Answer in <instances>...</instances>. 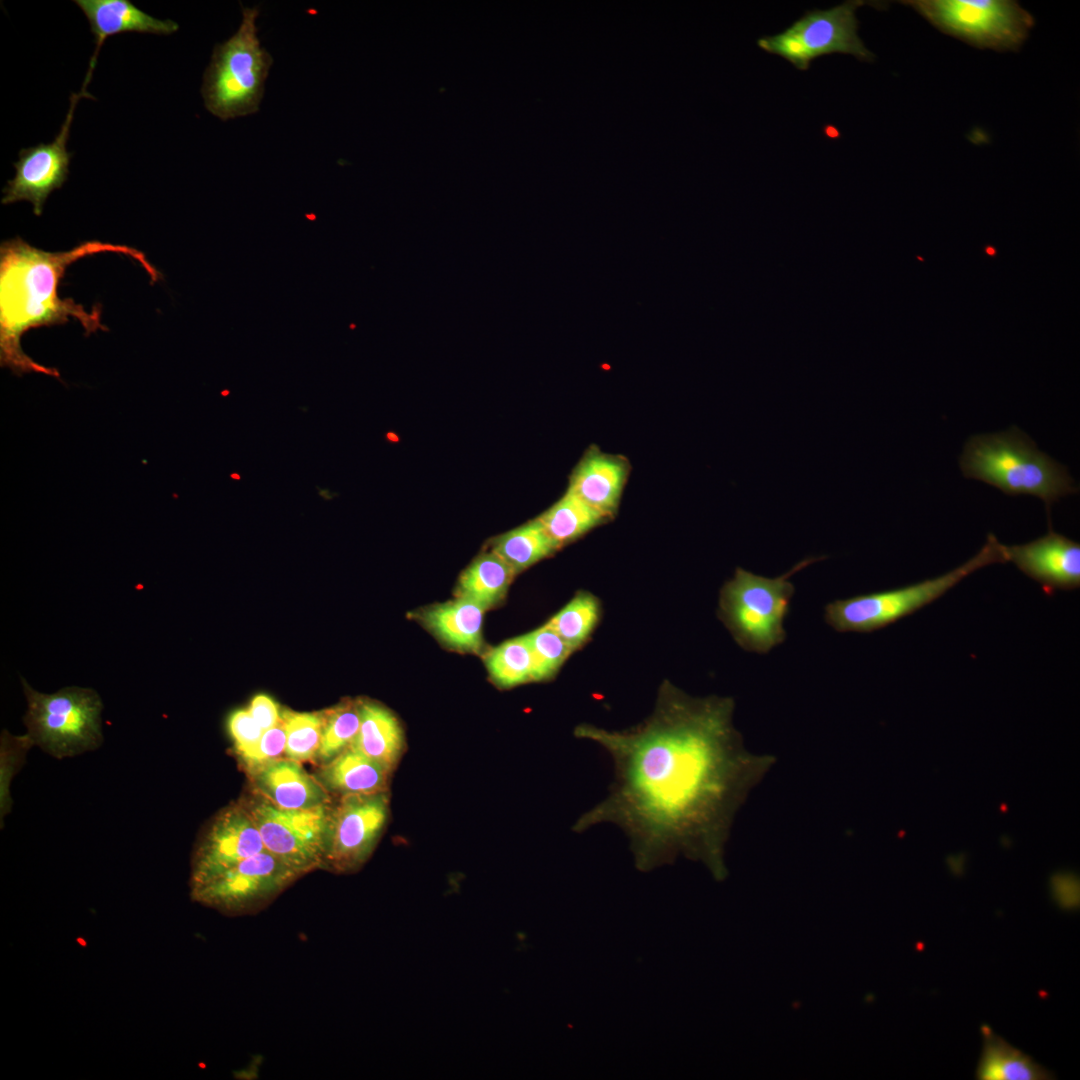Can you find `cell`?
<instances>
[{"label": "cell", "mask_w": 1080, "mask_h": 1080, "mask_svg": "<svg viewBox=\"0 0 1080 1080\" xmlns=\"http://www.w3.org/2000/svg\"><path fill=\"white\" fill-rule=\"evenodd\" d=\"M733 710L731 698H695L665 682L651 716L633 728L578 725L577 738L609 754L614 777L607 796L573 830L614 824L640 868L684 853L721 875L736 812L773 763L745 749Z\"/></svg>", "instance_id": "6da1fadb"}, {"label": "cell", "mask_w": 1080, "mask_h": 1080, "mask_svg": "<svg viewBox=\"0 0 1080 1080\" xmlns=\"http://www.w3.org/2000/svg\"><path fill=\"white\" fill-rule=\"evenodd\" d=\"M104 252L118 253L139 262L151 283L161 275L145 254L133 247L100 241H86L69 251L47 252L20 237L0 246V362L14 374L41 373L55 378L60 373L32 360L21 348L22 335L42 326L63 325L72 317L85 334L108 331L101 322V307L92 312L72 299L58 296V285L66 268L76 260Z\"/></svg>", "instance_id": "7a4b0ae2"}, {"label": "cell", "mask_w": 1080, "mask_h": 1080, "mask_svg": "<svg viewBox=\"0 0 1080 1080\" xmlns=\"http://www.w3.org/2000/svg\"><path fill=\"white\" fill-rule=\"evenodd\" d=\"M960 468L966 478L985 482L1009 496L1031 495L1050 508L1061 497L1077 493L1067 468L1040 451L1035 442L1013 426L993 434H978L965 444Z\"/></svg>", "instance_id": "3957f363"}, {"label": "cell", "mask_w": 1080, "mask_h": 1080, "mask_svg": "<svg viewBox=\"0 0 1080 1080\" xmlns=\"http://www.w3.org/2000/svg\"><path fill=\"white\" fill-rule=\"evenodd\" d=\"M242 8L238 30L214 46L201 87L206 109L226 121L259 110L273 58L257 35V7Z\"/></svg>", "instance_id": "277c9868"}, {"label": "cell", "mask_w": 1080, "mask_h": 1080, "mask_svg": "<svg viewBox=\"0 0 1080 1080\" xmlns=\"http://www.w3.org/2000/svg\"><path fill=\"white\" fill-rule=\"evenodd\" d=\"M1006 562L1005 545L989 533L981 550L950 572L898 589L834 600L825 607V621L837 632L871 633L931 604L973 572Z\"/></svg>", "instance_id": "5b68a950"}, {"label": "cell", "mask_w": 1080, "mask_h": 1080, "mask_svg": "<svg viewBox=\"0 0 1080 1080\" xmlns=\"http://www.w3.org/2000/svg\"><path fill=\"white\" fill-rule=\"evenodd\" d=\"M819 559L806 558L775 578L735 570L721 589L719 616L744 650L765 654L784 642V621L795 592L789 578Z\"/></svg>", "instance_id": "8992f818"}, {"label": "cell", "mask_w": 1080, "mask_h": 1080, "mask_svg": "<svg viewBox=\"0 0 1080 1080\" xmlns=\"http://www.w3.org/2000/svg\"><path fill=\"white\" fill-rule=\"evenodd\" d=\"M27 699L23 718L34 745L62 759L98 748L102 741V702L89 688L65 687L53 694L35 691L22 681Z\"/></svg>", "instance_id": "52a82bcc"}, {"label": "cell", "mask_w": 1080, "mask_h": 1080, "mask_svg": "<svg viewBox=\"0 0 1080 1080\" xmlns=\"http://www.w3.org/2000/svg\"><path fill=\"white\" fill-rule=\"evenodd\" d=\"M941 32L981 49L1018 51L1034 26L1033 16L1012 0L901 1Z\"/></svg>", "instance_id": "ba28073f"}, {"label": "cell", "mask_w": 1080, "mask_h": 1080, "mask_svg": "<svg viewBox=\"0 0 1080 1080\" xmlns=\"http://www.w3.org/2000/svg\"><path fill=\"white\" fill-rule=\"evenodd\" d=\"M865 1H846L827 10L807 11L783 32L764 36L757 45L776 54L799 70H807L811 62L835 53L849 54L861 61H872L874 55L857 34L856 10Z\"/></svg>", "instance_id": "9c48e42d"}, {"label": "cell", "mask_w": 1080, "mask_h": 1080, "mask_svg": "<svg viewBox=\"0 0 1080 1080\" xmlns=\"http://www.w3.org/2000/svg\"><path fill=\"white\" fill-rule=\"evenodd\" d=\"M241 801L253 819L266 851L302 876L322 868L331 804L285 809L254 791Z\"/></svg>", "instance_id": "30bf717a"}, {"label": "cell", "mask_w": 1080, "mask_h": 1080, "mask_svg": "<svg viewBox=\"0 0 1080 1080\" xmlns=\"http://www.w3.org/2000/svg\"><path fill=\"white\" fill-rule=\"evenodd\" d=\"M302 875L264 850L211 880L190 888L191 898L223 914L239 916L262 909Z\"/></svg>", "instance_id": "8fae6325"}, {"label": "cell", "mask_w": 1080, "mask_h": 1080, "mask_svg": "<svg viewBox=\"0 0 1080 1080\" xmlns=\"http://www.w3.org/2000/svg\"><path fill=\"white\" fill-rule=\"evenodd\" d=\"M389 815L388 791L339 796L331 804L322 868L350 873L372 854Z\"/></svg>", "instance_id": "7c38bea8"}, {"label": "cell", "mask_w": 1080, "mask_h": 1080, "mask_svg": "<svg viewBox=\"0 0 1080 1080\" xmlns=\"http://www.w3.org/2000/svg\"><path fill=\"white\" fill-rule=\"evenodd\" d=\"M82 97L93 98L84 90L72 93L65 120L52 142L20 150L19 159L14 163L15 176L3 189L2 204L29 201L34 214L40 216L48 196L66 182L72 158V153L67 150V141L74 111Z\"/></svg>", "instance_id": "4fadbf2b"}, {"label": "cell", "mask_w": 1080, "mask_h": 1080, "mask_svg": "<svg viewBox=\"0 0 1080 1080\" xmlns=\"http://www.w3.org/2000/svg\"><path fill=\"white\" fill-rule=\"evenodd\" d=\"M260 833L241 802L220 810L202 832L193 852L190 888L264 851Z\"/></svg>", "instance_id": "5bb4252c"}, {"label": "cell", "mask_w": 1080, "mask_h": 1080, "mask_svg": "<svg viewBox=\"0 0 1080 1080\" xmlns=\"http://www.w3.org/2000/svg\"><path fill=\"white\" fill-rule=\"evenodd\" d=\"M1008 561L1041 584L1045 592L1080 586V544L1051 526L1046 535L1022 545L1006 546Z\"/></svg>", "instance_id": "9a60e30c"}, {"label": "cell", "mask_w": 1080, "mask_h": 1080, "mask_svg": "<svg viewBox=\"0 0 1080 1080\" xmlns=\"http://www.w3.org/2000/svg\"><path fill=\"white\" fill-rule=\"evenodd\" d=\"M630 470L625 456L591 445L573 469L567 491L610 519L618 510Z\"/></svg>", "instance_id": "2e32d148"}, {"label": "cell", "mask_w": 1080, "mask_h": 1080, "mask_svg": "<svg viewBox=\"0 0 1080 1080\" xmlns=\"http://www.w3.org/2000/svg\"><path fill=\"white\" fill-rule=\"evenodd\" d=\"M74 3L86 16L95 41L82 85L85 89L92 78L99 52L108 37L125 32L170 35L179 29L175 21L155 18L129 0H76Z\"/></svg>", "instance_id": "e0dca14e"}, {"label": "cell", "mask_w": 1080, "mask_h": 1080, "mask_svg": "<svg viewBox=\"0 0 1080 1080\" xmlns=\"http://www.w3.org/2000/svg\"><path fill=\"white\" fill-rule=\"evenodd\" d=\"M249 774L254 790L278 807L310 809L332 803L330 793L316 776L287 757L268 762Z\"/></svg>", "instance_id": "ac0fdd59"}, {"label": "cell", "mask_w": 1080, "mask_h": 1080, "mask_svg": "<svg viewBox=\"0 0 1080 1080\" xmlns=\"http://www.w3.org/2000/svg\"><path fill=\"white\" fill-rule=\"evenodd\" d=\"M484 610L461 597L428 607L418 615L423 625L447 647L464 652L481 650Z\"/></svg>", "instance_id": "d6986e66"}, {"label": "cell", "mask_w": 1080, "mask_h": 1080, "mask_svg": "<svg viewBox=\"0 0 1080 1080\" xmlns=\"http://www.w3.org/2000/svg\"><path fill=\"white\" fill-rule=\"evenodd\" d=\"M391 772L353 746L325 764L316 778L330 794H371L388 791Z\"/></svg>", "instance_id": "ffe728a7"}, {"label": "cell", "mask_w": 1080, "mask_h": 1080, "mask_svg": "<svg viewBox=\"0 0 1080 1080\" xmlns=\"http://www.w3.org/2000/svg\"><path fill=\"white\" fill-rule=\"evenodd\" d=\"M360 726L351 746L392 772L404 750L396 716L376 702L359 699Z\"/></svg>", "instance_id": "44dd1931"}, {"label": "cell", "mask_w": 1080, "mask_h": 1080, "mask_svg": "<svg viewBox=\"0 0 1080 1080\" xmlns=\"http://www.w3.org/2000/svg\"><path fill=\"white\" fill-rule=\"evenodd\" d=\"M983 1048L976 1070L980 1080H1046L1052 1074L988 1026L981 1027Z\"/></svg>", "instance_id": "7402d4cb"}, {"label": "cell", "mask_w": 1080, "mask_h": 1080, "mask_svg": "<svg viewBox=\"0 0 1080 1080\" xmlns=\"http://www.w3.org/2000/svg\"><path fill=\"white\" fill-rule=\"evenodd\" d=\"M515 575L494 552L483 553L462 572L456 597L469 600L485 611L504 599Z\"/></svg>", "instance_id": "603a6c76"}, {"label": "cell", "mask_w": 1080, "mask_h": 1080, "mask_svg": "<svg viewBox=\"0 0 1080 1080\" xmlns=\"http://www.w3.org/2000/svg\"><path fill=\"white\" fill-rule=\"evenodd\" d=\"M537 519L558 549L608 520L567 490Z\"/></svg>", "instance_id": "cb8c5ba5"}, {"label": "cell", "mask_w": 1080, "mask_h": 1080, "mask_svg": "<svg viewBox=\"0 0 1080 1080\" xmlns=\"http://www.w3.org/2000/svg\"><path fill=\"white\" fill-rule=\"evenodd\" d=\"M557 550L536 518L496 537L491 551L518 574Z\"/></svg>", "instance_id": "d4e9b609"}, {"label": "cell", "mask_w": 1080, "mask_h": 1080, "mask_svg": "<svg viewBox=\"0 0 1080 1080\" xmlns=\"http://www.w3.org/2000/svg\"><path fill=\"white\" fill-rule=\"evenodd\" d=\"M484 661L499 687L511 688L532 681V657L526 634L492 648Z\"/></svg>", "instance_id": "484cf974"}, {"label": "cell", "mask_w": 1080, "mask_h": 1080, "mask_svg": "<svg viewBox=\"0 0 1080 1080\" xmlns=\"http://www.w3.org/2000/svg\"><path fill=\"white\" fill-rule=\"evenodd\" d=\"M321 713V742L314 761L319 765L333 759L351 745L360 726L359 700H348Z\"/></svg>", "instance_id": "4316f807"}, {"label": "cell", "mask_w": 1080, "mask_h": 1080, "mask_svg": "<svg viewBox=\"0 0 1080 1080\" xmlns=\"http://www.w3.org/2000/svg\"><path fill=\"white\" fill-rule=\"evenodd\" d=\"M599 617V603L587 592H579L546 624L574 650L591 634Z\"/></svg>", "instance_id": "83f0119b"}, {"label": "cell", "mask_w": 1080, "mask_h": 1080, "mask_svg": "<svg viewBox=\"0 0 1080 1080\" xmlns=\"http://www.w3.org/2000/svg\"><path fill=\"white\" fill-rule=\"evenodd\" d=\"M281 716L286 732L285 757L297 762L314 761L321 742V713L283 710Z\"/></svg>", "instance_id": "f1b7e54d"}, {"label": "cell", "mask_w": 1080, "mask_h": 1080, "mask_svg": "<svg viewBox=\"0 0 1080 1080\" xmlns=\"http://www.w3.org/2000/svg\"><path fill=\"white\" fill-rule=\"evenodd\" d=\"M532 657V681L552 678L574 651L547 624L526 634Z\"/></svg>", "instance_id": "f546056e"}, {"label": "cell", "mask_w": 1080, "mask_h": 1080, "mask_svg": "<svg viewBox=\"0 0 1080 1080\" xmlns=\"http://www.w3.org/2000/svg\"><path fill=\"white\" fill-rule=\"evenodd\" d=\"M34 745L26 733L23 736H13L3 731L1 737V760L9 762V766H1V817L5 815L11 806L9 795V783L15 772L21 767L24 757L29 748Z\"/></svg>", "instance_id": "4dcf8cb0"}, {"label": "cell", "mask_w": 1080, "mask_h": 1080, "mask_svg": "<svg viewBox=\"0 0 1080 1080\" xmlns=\"http://www.w3.org/2000/svg\"><path fill=\"white\" fill-rule=\"evenodd\" d=\"M227 730L236 753L244 763L256 750L264 730L248 709H237L227 719Z\"/></svg>", "instance_id": "1f68e13d"}, {"label": "cell", "mask_w": 1080, "mask_h": 1080, "mask_svg": "<svg viewBox=\"0 0 1080 1080\" xmlns=\"http://www.w3.org/2000/svg\"><path fill=\"white\" fill-rule=\"evenodd\" d=\"M286 748V732L281 721L278 725L264 731L255 752L244 762L248 772L282 758Z\"/></svg>", "instance_id": "d6a6232c"}, {"label": "cell", "mask_w": 1080, "mask_h": 1080, "mask_svg": "<svg viewBox=\"0 0 1080 1080\" xmlns=\"http://www.w3.org/2000/svg\"><path fill=\"white\" fill-rule=\"evenodd\" d=\"M254 720L266 731L282 721L277 703L268 695L254 696L247 708Z\"/></svg>", "instance_id": "836d02e7"}, {"label": "cell", "mask_w": 1080, "mask_h": 1080, "mask_svg": "<svg viewBox=\"0 0 1080 1080\" xmlns=\"http://www.w3.org/2000/svg\"><path fill=\"white\" fill-rule=\"evenodd\" d=\"M1055 900L1063 907H1075L1079 902V881L1074 874L1058 873L1051 878Z\"/></svg>", "instance_id": "e575fe53"}, {"label": "cell", "mask_w": 1080, "mask_h": 1080, "mask_svg": "<svg viewBox=\"0 0 1080 1080\" xmlns=\"http://www.w3.org/2000/svg\"><path fill=\"white\" fill-rule=\"evenodd\" d=\"M987 252H988L989 254L993 255V254L995 253V250H994L993 248H991V247H988V248H987Z\"/></svg>", "instance_id": "d590c367"}]
</instances>
